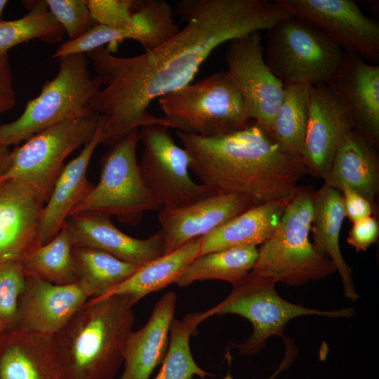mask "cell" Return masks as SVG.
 <instances>
[{
  "mask_svg": "<svg viewBox=\"0 0 379 379\" xmlns=\"http://www.w3.org/2000/svg\"><path fill=\"white\" fill-rule=\"evenodd\" d=\"M11 149L9 147L0 145V177L8 167Z\"/></svg>",
  "mask_w": 379,
  "mask_h": 379,
  "instance_id": "obj_41",
  "label": "cell"
},
{
  "mask_svg": "<svg viewBox=\"0 0 379 379\" xmlns=\"http://www.w3.org/2000/svg\"><path fill=\"white\" fill-rule=\"evenodd\" d=\"M261 32L230 41L225 53L227 73L239 90L248 114L272 138L273 120L284 84L267 65Z\"/></svg>",
  "mask_w": 379,
  "mask_h": 379,
  "instance_id": "obj_12",
  "label": "cell"
},
{
  "mask_svg": "<svg viewBox=\"0 0 379 379\" xmlns=\"http://www.w3.org/2000/svg\"><path fill=\"white\" fill-rule=\"evenodd\" d=\"M314 194L299 187L288 202L272 235L258 248L252 273L296 286L337 271L333 262L310 241Z\"/></svg>",
  "mask_w": 379,
  "mask_h": 379,
  "instance_id": "obj_4",
  "label": "cell"
},
{
  "mask_svg": "<svg viewBox=\"0 0 379 379\" xmlns=\"http://www.w3.org/2000/svg\"><path fill=\"white\" fill-rule=\"evenodd\" d=\"M179 131L218 136L251 124L241 94L227 71L211 74L158 99Z\"/></svg>",
  "mask_w": 379,
  "mask_h": 379,
  "instance_id": "obj_7",
  "label": "cell"
},
{
  "mask_svg": "<svg viewBox=\"0 0 379 379\" xmlns=\"http://www.w3.org/2000/svg\"><path fill=\"white\" fill-rule=\"evenodd\" d=\"M99 117L91 115L62 121L49 127L11 150L8 167L0 182L21 180L46 202L64 166L65 159L93 137Z\"/></svg>",
  "mask_w": 379,
  "mask_h": 379,
  "instance_id": "obj_10",
  "label": "cell"
},
{
  "mask_svg": "<svg viewBox=\"0 0 379 379\" xmlns=\"http://www.w3.org/2000/svg\"><path fill=\"white\" fill-rule=\"evenodd\" d=\"M258 204L251 197L211 191L185 204L162 207L158 221L164 232V254L199 239Z\"/></svg>",
  "mask_w": 379,
  "mask_h": 379,
  "instance_id": "obj_15",
  "label": "cell"
},
{
  "mask_svg": "<svg viewBox=\"0 0 379 379\" xmlns=\"http://www.w3.org/2000/svg\"><path fill=\"white\" fill-rule=\"evenodd\" d=\"M286 344V354L285 357L280 364L279 368L277 369L276 372L268 379H274L279 373L282 370L286 369L288 365L293 361V356L295 354L294 350L295 347L293 346V343L287 342ZM222 379H233L231 374L228 373L225 378Z\"/></svg>",
  "mask_w": 379,
  "mask_h": 379,
  "instance_id": "obj_40",
  "label": "cell"
},
{
  "mask_svg": "<svg viewBox=\"0 0 379 379\" xmlns=\"http://www.w3.org/2000/svg\"><path fill=\"white\" fill-rule=\"evenodd\" d=\"M169 127L152 124L141 127L143 150L138 166L148 189L161 207L185 204L213 191L190 175V157L177 145Z\"/></svg>",
  "mask_w": 379,
  "mask_h": 379,
  "instance_id": "obj_11",
  "label": "cell"
},
{
  "mask_svg": "<svg viewBox=\"0 0 379 379\" xmlns=\"http://www.w3.org/2000/svg\"><path fill=\"white\" fill-rule=\"evenodd\" d=\"M140 128L110 146L100 161V179L69 216L101 213L128 225L139 224L144 213L162 207L146 185L140 171L136 149Z\"/></svg>",
  "mask_w": 379,
  "mask_h": 379,
  "instance_id": "obj_8",
  "label": "cell"
},
{
  "mask_svg": "<svg viewBox=\"0 0 379 379\" xmlns=\"http://www.w3.org/2000/svg\"><path fill=\"white\" fill-rule=\"evenodd\" d=\"M312 86L307 83L284 84L273 120L272 139L281 151L299 158L307 133Z\"/></svg>",
  "mask_w": 379,
  "mask_h": 379,
  "instance_id": "obj_28",
  "label": "cell"
},
{
  "mask_svg": "<svg viewBox=\"0 0 379 379\" xmlns=\"http://www.w3.org/2000/svg\"><path fill=\"white\" fill-rule=\"evenodd\" d=\"M288 202L258 204L199 238V255L234 248L256 247L275 231Z\"/></svg>",
  "mask_w": 379,
  "mask_h": 379,
  "instance_id": "obj_25",
  "label": "cell"
},
{
  "mask_svg": "<svg viewBox=\"0 0 379 379\" xmlns=\"http://www.w3.org/2000/svg\"><path fill=\"white\" fill-rule=\"evenodd\" d=\"M206 311L187 314L182 319H174L170 329L169 345L161 368L154 379H204L211 373L195 362L190 339L197 326L208 319Z\"/></svg>",
  "mask_w": 379,
  "mask_h": 379,
  "instance_id": "obj_33",
  "label": "cell"
},
{
  "mask_svg": "<svg viewBox=\"0 0 379 379\" xmlns=\"http://www.w3.org/2000/svg\"><path fill=\"white\" fill-rule=\"evenodd\" d=\"M0 379H67L55 335L7 331L0 350Z\"/></svg>",
  "mask_w": 379,
  "mask_h": 379,
  "instance_id": "obj_21",
  "label": "cell"
},
{
  "mask_svg": "<svg viewBox=\"0 0 379 379\" xmlns=\"http://www.w3.org/2000/svg\"><path fill=\"white\" fill-rule=\"evenodd\" d=\"M74 247L71 233L64 224L53 239L21 261L25 277H36L58 285L77 283Z\"/></svg>",
  "mask_w": 379,
  "mask_h": 379,
  "instance_id": "obj_31",
  "label": "cell"
},
{
  "mask_svg": "<svg viewBox=\"0 0 379 379\" xmlns=\"http://www.w3.org/2000/svg\"><path fill=\"white\" fill-rule=\"evenodd\" d=\"M258 258L257 247L234 248L195 258L175 284L185 287L194 281L217 279L233 284L250 273Z\"/></svg>",
  "mask_w": 379,
  "mask_h": 379,
  "instance_id": "obj_30",
  "label": "cell"
},
{
  "mask_svg": "<svg viewBox=\"0 0 379 379\" xmlns=\"http://www.w3.org/2000/svg\"><path fill=\"white\" fill-rule=\"evenodd\" d=\"M57 60L55 77L45 82L18 119L0 125V145H18L59 123L93 114L87 104L100 89L101 81L96 75L91 77L86 55L70 54Z\"/></svg>",
  "mask_w": 379,
  "mask_h": 379,
  "instance_id": "obj_5",
  "label": "cell"
},
{
  "mask_svg": "<svg viewBox=\"0 0 379 379\" xmlns=\"http://www.w3.org/2000/svg\"><path fill=\"white\" fill-rule=\"evenodd\" d=\"M88 299L78 282L58 285L26 277L19 301L18 328L55 335Z\"/></svg>",
  "mask_w": 379,
  "mask_h": 379,
  "instance_id": "obj_19",
  "label": "cell"
},
{
  "mask_svg": "<svg viewBox=\"0 0 379 379\" xmlns=\"http://www.w3.org/2000/svg\"><path fill=\"white\" fill-rule=\"evenodd\" d=\"M6 333L7 331L2 326L0 325V350Z\"/></svg>",
  "mask_w": 379,
  "mask_h": 379,
  "instance_id": "obj_42",
  "label": "cell"
},
{
  "mask_svg": "<svg viewBox=\"0 0 379 379\" xmlns=\"http://www.w3.org/2000/svg\"><path fill=\"white\" fill-rule=\"evenodd\" d=\"M8 4L7 0H0V20L6 5Z\"/></svg>",
  "mask_w": 379,
  "mask_h": 379,
  "instance_id": "obj_43",
  "label": "cell"
},
{
  "mask_svg": "<svg viewBox=\"0 0 379 379\" xmlns=\"http://www.w3.org/2000/svg\"><path fill=\"white\" fill-rule=\"evenodd\" d=\"M174 11L164 0H142L135 12V23L128 28L114 29L95 24L77 39L59 46L52 58L74 53H87L105 45H114L132 39L147 51L163 44L180 29L174 19Z\"/></svg>",
  "mask_w": 379,
  "mask_h": 379,
  "instance_id": "obj_17",
  "label": "cell"
},
{
  "mask_svg": "<svg viewBox=\"0 0 379 379\" xmlns=\"http://www.w3.org/2000/svg\"><path fill=\"white\" fill-rule=\"evenodd\" d=\"M345 218L340 192L324 185L314 194L312 244L333 262L341 278L345 297L356 301L359 295L354 287L352 272L341 253L339 244Z\"/></svg>",
  "mask_w": 379,
  "mask_h": 379,
  "instance_id": "obj_26",
  "label": "cell"
},
{
  "mask_svg": "<svg viewBox=\"0 0 379 379\" xmlns=\"http://www.w3.org/2000/svg\"><path fill=\"white\" fill-rule=\"evenodd\" d=\"M338 190L343 196L345 217L352 222L371 216L372 204L368 199L345 184Z\"/></svg>",
  "mask_w": 379,
  "mask_h": 379,
  "instance_id": "obj_38",
  "label": "cell"
},
{
  "mask_svg": "<svg viewBox=\"0 0 379 379\" xmlns=\"http://www.w3.org/2000/svg\"><path fill=\"white\" fill-rule=\"evenodd\" d=\"M177 295L166 293L155 304L147 322L132 331L124 349V371L119 379H149L162 363L169 345Z\"/></svg>",
  "mask_w": 379,
  "mask_h": 379,
  "instance_id": "obj_23",
  "label": "cell"
},
{
  "mask_svg": "<svg viewBox=\"0 0 379 379\" xmlns=\"http://www.w3.org/2000/svg\"><path fill=\"white\" fill-rule=\"evenodd\" d=\"M331 86L345 100L356 129L371 144L379 145V65L367 63L356 54L344 51Z\"/></svg>",
  "mask_w": 379,
  "mask_h": 379,
  "instance_id": "obj_20",
  "label": "cell"
},
{
  "mask_svg": "<svg viewBox=\"0 0 379 379\" xmlns=\"http://www.w3.org/2000/svg\"><path fill=\"white\" fill-rule=\"evenodd\" d=\"M174 14L185 27L145 53L119 57L104 46L86 53L101 81L87 109L102 119V143L111 146L148 125L175 128L148 112L154 100L192 83L221 44L267 30L290 15L277 0H180Z\"/></svg>",
  "mask_w": 379,
  "mask_h": 379,
  "instance_id": "obj_1",
  "label": "cell"
},
{
  "mask_svg": "<svg viewBox=\"0 0 379 379\" xmlns=\"http://www.w3.org/2000/svg\"><path fill=\"white\" fill-rule=\"evenodd\" d=\"M133 306L119 295L88 299L55 335L67 379H114L133 331Z\"/></svg>",
  "mask_w": 379,
  "mask_h": 379,
  "instance_id": "obj_3",
  "label": "cell"
},
{
  "mask_svg": "<svg viewBox=\"0 0 379 379\" xmlns=\"http://www.w3.org/2000/svg\"><path fill=\"white\" fill-rule=\"evenodd\" d=\"M376 147L359 131L349 132L334 154L324 185L338 190L345 184L371 204L379 190V162Z\"/></svg>",
  "mask_w": 379,
  "mask_h": 379,
  "instance_id": "obj_24",
  "label": "cell"
},
{
  "mask_svg": "<svg viewBox=\"0 0 379 379\" xmlns=\"http://www.w3.org/2000/svg\"><path fill=\"white\" fill-rule=\"evenodd\" d=\"M77 282L89 299L100 298L130 277L140 266L101 250L74 247Z\"/></svg>",
  "mask_w": 379,
  "mask_h": 379,
  "instance_id": "obj_29",
  "label": "cell"
},
{
  "mask_svg": "<svg viewBox=\"0 0 379 379\" xmlns=\"http://www.w3.org/2000/svg\"><path fill=\"white\" fill-rule=\"evenodd\" d=\"M102 121L81 152L64 165L43 208L40 221L41 246L60 232L71 211L91 191L94 184L87 178V169L95 148L102 143Z\"/></svg>",
  "mask_w": 379,
  "mask_h": 379,
  "instance_id": "obj_22",
  "label": "cell"
},
{
  "mask_svg": "<svg viewBox=\"0 0 379 379\" xmlns=\"http://www.w3.org/2000/svg\"><path fill=\"white\" fill-rule=\"evenodd\" d=\"M16 97L13 84L12 69L8 53L0 54V114L11 109Z\"/></svg>",
  "mask_w": 379,
  "mask_h": 379,
  "instance_id": "obj_39",
  "label": "cell"
},
{
  "mask_svg": "<svg viewBox=\"0 0 379 379\" xmlns=\"http://www.w3.org/2000/svg\"><path fill=\"white\" fill-rule=\"evenodd\" d=\"M356 129L351 111L330 85L312 86L301 159L307 173L324 179L345 136Z\"/></svg>",
  "mask_w": 379,
  "mask_h": 379,
  "instance_id": "obj_14",
  "label": "cell"
},
{
  "mask_svg": "<svg viewBox=\"0 0 379 379\" xmlns=\"http://www.w3.org/2000/svg\"><path fill=\"white\" fill-rule=\"evenodd\" d=\"M275 284L270 279L250 272L232 284V289L227 298L206 310L208 317L237 314L251 323L253 332L251 336L244 343L236 345L241 354H257L265 347L270 337L283 338L286 324L296 317L315 315L350 318L354 315L352 307L319 310L287 301L279 295Z\"/></svg>",
  "mask_w": 379,
  "mask_h": 379,
  "instance_id": "obj_9",
  "label": "cell"
},
{
  "mask_svg": "<svg viewBox=\"0 0 379 379\" xmlns=\"http://www.w3.org/2000/svg\"><path fill=\"white\" fill-rule=\"evenodd\" d=\"M45 201L25 182H0V262L18 261L41 246L40 221Z\"/></svg>",
  "mask_w": 379,
  "mask_h": 379,
  "instance_id": "obj_16",
  "label": "cell"
},
{
  "mask_svg": "<svg viewBox=\"0 0 379 379\" xmlns=\"http://www.w3.org/2000/svg\"><path fill=\"white\" fill-rule=\"evenodd\" d=\"M199 238L172 253L140 266L130 277L102 297L122 295L134 305L149 293L157 292L175 283L188 265L199 256Z\"/></svg>",
  "mask_w": 379,
  "mask_h": 379,
  "instance_id": "obj_27",
  "label": "cell"
},
{
  "mask_svg": "<svg viewBox=\"0 0 379 379\" xmlns=\"http://www.w3.org/2000/svg\"><path fill=\"white\" fill-rule=\"evenodd\" d=\"M378 235V221L372 216H368L352 222L347 242L357 251H366L377 241Z\"/></svg>",
  "mask_w": 379,
  "mask_h": 379,
  "instance_id": "obj_37",
  "label": "cell"
},
{
  "mask_svg": "<svg viewBox=\"0 0 379 379\" xmlns=\"http://www.w3.org/2000/svg\"><path fill=\"white\" fill-rule=\"evenodd\" d=\"M26 277L21 262H0V325L7 331L18 328V307Z\"/></svg>",
  "mask_w": 379,
  "mask_h": 379,
  "instance_id": "obj_34",
  "label": "cell"
},
{
  "mask_svg": "<svg viewBox=\"0 0 379 379\" xmlns=\"http://www.w3.org/2000/svg\"><path fill=\"white\" fill-rule=\"evenodd\" d=\"M290 14L317 25L343 50L379 60V23L352 0H277Z\"/></svg>",
  "mask_w": 379,
  "mask_h": 379,
  "instance_id": "obj_13",
  "label": "cell"
},
{
  "mask_svg": "<svg viewBox=\"0 0 379 379\" xmlns=\"http://www.w3.org/2000/svg\"><path fill=\"white\" fill-rule=\"evenodd\" d=\"M139 4L135 0H87L95 23L114 29L132 27Z\"/></svg>",
  "mask_w": 379,
  "mask_h": 379,
  "instance_id": "obj_36",
  "label": "cell"
},
{
  "mask_svg": "<svg viewBox=\"0 0 379 379\" xmlns=\"http://www.w3.org/2000/svg\"><path fill=\"white\" fill-rule=\"evenodd\" d=\"M343 54L322 29L291 14L267 29L265 60L284 84H329Z\"/></svg>",
  "mask_w": 379,
  "mask_h": 379,
  "instance_id": "obj_6",
  "label": "cell"
},
{
  "mask_svg": "<svg viewBox=\"0 0 379 379\" xmlns=\"http://www.w3.org/2000/svg\"><path fill=\"white\" fill-rule=\"evenodd\" d=\"M48 8L69 36L77 39L95 25L87 0H46Z\"/></svg>",
  "mask_w": 379,
  "mask_h": 379,
  "instance_id": "obj_35",
  "label": "cell"
},
{
  "mask_svg": "<svg viewBox=\"0 0 379 379\" xmlns=\"http://www.w3.org/2000/svg\"><path fill=\"white\" fill-rule=\"evenodd\" d=\"M22 2L29 9L26 15L15 20H0V54L32 39L53 44L62 38L65 31L49 11L46 1Z\"/></svg>",
  "mask_w": 379,
  "mask_h": 379,
  "instance_id": "obj_32",
  "label": "cell"
},
{
  "mask_svg": "<svg viewBox=\"0 0 379 379\" xmlns=\"http://www.w3.org/2000/svg\"><path fill=\"white\" fill-rule=\"evenodd\" d=\"M110 217L101 213L69 216L65 224L71 233L74 246L101 250L138 266L164 254L165 236L161 229L147 239H137L119 230Z\"/></svg>",
  "mask_w": 379,
  "mask_h": 379,
  "instance_id": "obj_18",
  "label": "cell"
},
{
  "mask_svg": "<svg viewBox=\"0 0 379 379\" xmlns=\"http://www.w3.org/2000/svg\"><path fill=\"white\" fill-rule=\"evenodd\" d=\"M175 133L201 184L249 197L258 204L288 202L307 173L301 158L281 151L255 122L218 136Z\"/></svg>",
  "mask_w": 379,
  "mask_h": 379,
  "instance_id": "obj_2",
  "label": "cell"
}]
</instances>
